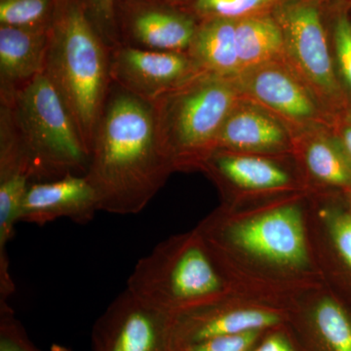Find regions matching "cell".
Instances as JSON below:
<instances>
[{
	"label": "cell",
	"mask_w": 351,
	"mask_h": 351,
	"mask_svg": "<svg viewBox=\"0 0 351 351\" xmlns=\"http://www.w3.org/2000/svg\"><path fill=\"white\" fill-rule=\"evenodd\" d=\"M233 80L256 100L288 119L306 121L318 115L308 88L276 62L241 71Z\"/></svg>",
	"instance_id": "obj_13"
},
{
	"label": "cell",
	"mask_w": 351,
	"mask_h": 351,
	"mask_svg": "<svg viewBox=\"0 0 351 351\" xmlns=\"http://www.w3.org/2000/svg\"><path fill=\"white\" fill-rule=\"evenodd\" d=\"M197 230L219 255L239 253L279 271L309 267L306 219L299 204L287 203L239 218L228 210L215 212Z\"/></svg>",
	"instance_id": "obj_6"
},
{
	"label": "cell",
	"mask_w": 351,
	"mask_h": 351,
	"mask_svg": "<svg viewBox=\"0 0 351 351\" xmlns=\"http://www.w3.org/2000/svg\"><path fill=\"white\" fill-rule=\"evenodd\" d=\"M99 211L100 200L86 176L66 175L32 182L21 206L19 221L44 226L64 218L83 225Z\"/></svg>",
	"instance_id": "obj_12"
},
{
	"label": "cell",
	"mask_w": 351,
	"mask_h": 351,
	"mask_svg": "<svg viewBox=\"0 0 351 351\" xmlns=\"http://www.w3.org/2000/svg\"><path fill=\"white\" fill-rule=\"evenodd\" d=\"M291 308L233 297L172 316L171 343L177 346L219 337L288 326Z\"/></svg>",
	"instance_id": "obj_8"
},
{
	"label": "cell",
	"mask_w": 351,
	"mask_h": 351,
	"mask_svg": "<svg viewBox=\"0 0 351 351\" xmlns=\"http://www.w3.org/2000/svg\"><path fill=\"white\" fill-rule=\"evenodd\" d=\"M173 171L159 141L152 104L112 82L85 174L101 211L140 213Z\"/></svg>",
	"instance_id": "obj_1"
},
{
	"label": "cell",
	"mask_w": 351,
	"mask_h": 351,
	"mask_svg": "<svg viewBox=\"0 0 351 351\" xmlns=\"http://www.w3.org/2000/svg\"><path fill=\"white\" fill-rule=\"evenodd\" d=\"M110 73L115 85L152 105L200 73L186 53L119 44L110 50Z\"/></svg>",
	"instance_id": "obj_10"
},
{
	"label": "cell",
	"mask_w": 351,
	"mask_h": 351,
	"mask_svg": "<svg viewBox=\"0 0 351 351\" xmlns=\"http://www.w3.org/2000/svg\"><path fill=\"white\" fill-rule=\"evenodd\" d=\"M237 101L234 80L200 73L152 104L159 141L175 171L201 168Z\"/></svg>",
	"instance_id": "obj_5"
},
{
	"label": "cell",
	"mask_w": 351,
	"mask_h": 351,
	"mask_svg": "<svg viewBox=\"0 0 351 351\" xmlns=\"http://www.w3.org/2000/svg\"><path fill=\"white\" fill-rule=\"evenodd\" d=\"M90 19L110 48L119 45L117 0H82Z\"/></svg>",
	"instance_id": "obj_24"
},
{
	"label": "cell",
	"mask_w": 351,
	"mask_h": 351,
	"mask_svg": "<svg viewBox=\"0 0 351 351\" xmlns=\"http://www.w3.org/2000/svg\"><path fill=\"white\" fill-rule=\"evenodd\" d=\"M156 1L165 2V3L172 4V2L176 1V0H156Z\"/></svg>",
	"instance_id": "obj_31"
},
{
	"label": "cell",
	"mask_w": 351,
	"mask_h": 351,
	"mask_svg": "<svg viewBox=\"0 0 351 351\" xmlns=\"http://www.w3.org/2000/svg\"><path fill=\"white\" fill-rule=\"evenodd\" d=\"M49 32L0 25V95L44 73Z\"/></svg>",
	"instance_id": "obj_15"
},
{
	"label": "cell",
	"mask_w": 351,
	"mask_h": 351,
	"mask_svg": "<svg viewBox=\"0 0 351 351\" xmlns=\"http://www.w3.org/2000/svg\"><path fill=\"white\" fill-rule=\"evenodd\" d=\"M156 0H127L117 16L120 44L141 49L188 53L198 24L191 13Z\"/></svg>",
	"instance_id": "obj_11"
},
{
	"label": "cell",
	"mask_w": 351,
	"mask_h": 351,
	"mask_svg": "<svg viewBox=\"0 0 351 351\" xmlns=\"http://www.w3.org/2000/svg\"><path fill=\"white\" fill-rule=\"evenodd\" d=\"M127 289L171 316L234 295L221 258L197 228L161 242L141 258Z\"/></svg>",
	"instance_id": "obj_3"
},
{
	"label": "cell",
	"mask_w": 351,
	"mask_h": 351,
	"mask_svg": "<svg viewBox=\"0 0 351 351\" xmlns=\"http://www.w3.org/2000/svg\"><path fill=\"white\" fill-rule=\"evenodd\" d=\"M267 332L254 331L205 339L197 343L177 346L172 351H251Z\"/></svg>",
	"instance_id": "obj_25"
},
{
	"label": "cell",
	"mask_w": 351,
	"mask_h": 351,
	"mask_svg": "<svg viewBox=\"0 0 351 351\" xmlns=\"http://www.w3.org/2000/svg\"><path fill=\"white\" fill-rule=\"evenodd\" d=\"M237 21L223 18L201 20L186 53L199 73L228 80L239 75Z\"/></svg>",
	"instance_id": "obj_17"
},
{
	"label": "cell",
	"mask_w": 351,
	"mask_h": 351,
	"mask_svg": "<svg viewBox=\"0 0 351 351\" xmlns=\"http://www.w3.org/2000/svg\"><path fill=\"white\" fill-rule=\"evenodd\" d=\"M0 351H39L7 301H0Z\"/></svg>",
	"instance_id": "obj_23"
},
{
	"label": "cell",
	"mask_w": 351,
	"mask_h": 351,
	"mask_svg": "<svg viewBox=\"0 0 351 351\" xmlns=\"http://www.w3.org/2000/svg\"><path fill=\"white\" fill-rule=\"evenodd\" d=\"M237 45L240 73L285 54L282 31L272 12L237 20Z\"/></svg>",
	"instance_id": "obj_19"
},
{
	"label": "cell",
	"mask_w": 351,
	"mask_h": 351,
	"mask_svg": "<svg viewBox=\"0 0 351 351\" xmlns=\"http://www.w3.org/2000/svg\"><path fill=\"white\" fill-rule=\"evenodd\" d=\"M334 36L339 69L351 89V23L346 14L337 18Z\"/></svg>",
	"instance_id": "obj_27"
},
{
	"label": "cell",
	"mask_w": 351,
	"mask_h": 351,
	"mask_svg": "<svg viewBox=\"0 0 351 351\" xmlns=\"http://www.w3.org/2000/svg\"><path fill=\"white\" fill-rule=\"evenodd\" d=\"M50 351H71L66 346H64L62 345H58V343H54V345L51 346Z\"/></svg>",
	"instance_id": "obj_30"
},
{
	"label": "cell",
	"mask_w": 351,
	"mask_h": 351,
	"mask_svg": "<svg viewBox=\"0 0 351 351\" xmlns=\"http://www.w3.org/2000/svg\"><path fill=\"white\" fill-rule=\"evenodd\" d=\"M58 0H0V25L50 29Z\"/></svg>",
	"instance_id": "obj_21"
},
{
	"label": "cell",
	"mask_w": 351,
	"mask_h": 351,
	"mask_svg": "<svg viewBox=\"0 0 351 351\" xmlns=\"http://www.w3.org/2000/svg\"><path fill=\"white\" fill-rule=\"evenodd\" d=\"M289 326L306 351H351L350 315L329 295L291 309Z\"/></svg>",
	"instance_id": "obj_14"
},
{
	"label": "cell",
	"mask_w": 351,
	"mask_h": 351,
	"mask_svg": "<svg viewBox=\"0 0 351 351\" xmlns=\"http://www.w3.org/2000/svg\"><path fill=\"white\" fill-rule=\"evenodd\" d=\"M304 159L309 174L318 182L351 186V159L341 142L318 136L306 145Z\"/></svg>",
	"instance_id": "obj_20"
},
{
	"label": "cell",
	"mask_w": 351,
	"mask_h": 351,
	"mask_svg": "<svg viewBox=\"0 0 351 351\" xmlns=\"http://www.w3.org/2000/svg\"><path fill=\"white\" fill-rule=\"evenodd\" d=\"M171 321L126 288L95 323L92 351H172Z\"/></svg>",
	"instance_id": "obj_9"
},
{
	"label": "cell",
	"mask_w": 351,
	"mask_h": 351,
	"mask_svg": "<svg viewBox=\"0 0 351 351\" xmlns=\"http://www.w3.org/2000/svg\"><path fill=\"white\" fill-rule=\"evenodd\" d=\"M0 98V112L10 122L29 161L32 182L86 174L89 154L45 73Z\"/></svg>",
	"instance_id": "obj_4"
},
{
	"label": "cell",
	"mask_w": 351,
	"mask_h": 351,
	"mask_svg": "<svg viewBox=\"0 0 351 351\" xmlns=\"http://www.w3.org/2000/svg\"><path fill=\"white\" fill-rule=\"evenodd\" d=\"M110 50L82 0H58L44 73L63 100L88 154L112 85Z\"/></svg>",
	"instance_id": "obj_2"
},
{
	"label": "cell",
	"mask_w": 351,
	"mask_h": 351,
	"mask_svg": "<svg viewBox=\"0 0 351 351\" xmlns=\"http://www.w3.org/2000/svg\"><path fill=\"white\" fill-rule=\"evenodd\" d=\"M317 1L320 3L321 1H325V0H317Z\"/></svg>",
	"instance_id": "obj_32"
},
{
	"label": "cell",
	"mask_w": 351,
	"mask_h": 351,
	"mask_svg": "<svg viewBox=\"0 0 351 351\" xmlns=\"http://www.w3.org/2000/svg\"><path fill=\"white\" fill-rule=\"evenodd\" d=\"M283 0H193V9L201 20L211 18L240 20L270 13Z\"/></svg>",
	"instance_id": "obj_22"
},
{
	"label": "cell",
	"mask_w": 351,
	"mask_h": 351,
	"mask_svg": "<svg viewBox=\"0 0 351 351\" xmlns=\"http://www.w3.org/2000/svg\"><path fill=\"white\" fill-rule=\"evenodd\" d=\"M251 351H306L290 326L277 328L265 336Z\"/></svg>",
	"instance_id": "obj_28"
},
{
	"label": "cell",
	"mask_w": 351,
	"mask_h": 351,
	"mask_svg": "<svg viewBox=\"0 0 351 351\" xmlns=\"http://www.w3.org/2000/svg\"><path fill=\"white\" fill-rule=\"evenodd\" d=\"M286 143L287 134L278 120L255 106L237 101L219 131L216 149L276 152L285 147Z\"/></svg>",
	"instance_id": "obj_16"
},
{
	"label": "cell",
	"mask_w": 351,
	"mask_h": 351,
	"mask_svg": "<svg viewBox=\"0 0 351 351\" xmlns=\"http://www.w3.org/2000/svg\"><path fill=\"white\" fill-rule=\"evenodd\" d=\"M284 38L285 54L314 95L338 93L326 32L317 0H283L274 9Z\"/></svg>",
	"instance_id": "obj_7"
},
{
	"label": "cell",
	"mask_w": 351,
	"mask_h": 351,
	"mask_svg": "<svg viewBox=\"0 0 351 351\" xmlns=\"http://www.w3.org/2000/svg\"><path fill=\"white\" fill-rule=\"evenodd\" d=\"M201 168L219 182L247 191H274L291 182L288 173L269 159L226 149L212 152Z\"/></svg>",
	"instance_id": "obj_18"
},
{
	"label": "cell",
	"mask_w": 351,
	"mask_h": 351,
	"mask_svg": "<svg viewBox=\"0 0 351 351\" xmlns=\"http://www.w3.org/2000/svg\"><path fill=\"white\" fill-rule=\"evenodd\" d=\"M341 144L351 159V120L343 130Z\"/></svg>",
	"instance_id": "obj_29"
},
{
	"label": "cell",
	"mask_w": 351,
	"mask_h": 351,
	"mask_svg": "<svg viewBox=\"0 0 351 351\" xmlns=\"http://www.w3.org/2000/svg\"><path fill=\"white\" fill-rule=\"evenodd\" d=\"M326 225L335 249L351 269V214L329 212Z\"/></svg>",
	"instance_id": "obj_26"
}]
</instances>
